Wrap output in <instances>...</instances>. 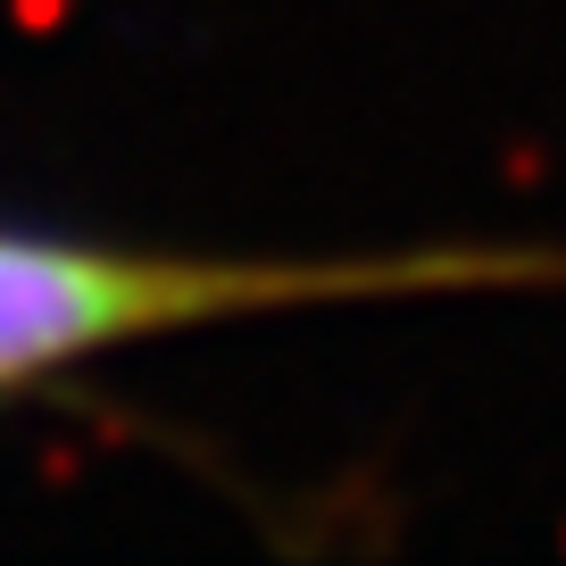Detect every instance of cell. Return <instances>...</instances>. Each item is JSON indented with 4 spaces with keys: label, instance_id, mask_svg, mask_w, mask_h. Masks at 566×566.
Here are the masks:
<instances>
[{
    "label": "cell",
    "instance_id": "cell-1",
    "mask_svg": "<svg viewBox=\"0 0 566 566\" xmlns=\"http://www.w3.org/2000/svg\"><path fill=\"white\" fill-rule=\"evenodd\" d=\"M266 292H308V275L200 266V259H134V250L0 233V384H25V375H42V367L92 358V350H108V342H142V334H167V325L259 308Z\"/></svg>",
    "mask_w": 566,
    "mask_h": 566
}]
</instances>
